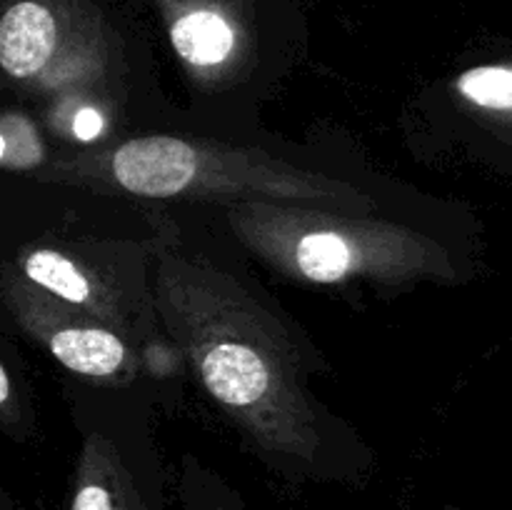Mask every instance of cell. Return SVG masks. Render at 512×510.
<instances>
[{
    "mask_svg": "<svg viewBox=\"0 0 512 510\" xmlns=\"http://www.w3.org/2000/svg\"><path fill=\"white\" fill-rule=\"evenodd\" d=\"M153 298L205 393L260 455L295 480L343 478L305 388L298 348L248 290L180 250H160Z\"/></svg>",
    "mask_w": 512,
    "mask_h": 510,
    "instance_id": "6da1fadb",
    "label": "cell"
},
{
    "mask_svg": "<svg viewBox=\"0 0 512 510\" xmlns=\"http://www.w3.org/2000/svg\"><path fill=\"white\" fill-rule=\"evenodd\" d=\"M40 180L153 200H275L345 213L375 210V200L345 180L298 168L265 150L188 135H138L78 150L50 160Z\"/></svg>",
    "mask_w": 512,
    "mask_h": 510,
    "instance_id": "7a4b0ae2",
    "label": "cell"
},
{
    "mask_svg": "<svg viewBox=\"0 0 512 510\" xmlns=\"http://www.w3.org/2000/svg\"><path fill=\"white\" fill-rule=\"evenodd\" d=\"M368 215L245 200L230 205L225 218L235 238L255 258L298 283L343 285L368 280L405 285L448 278V255L433 238Z\"/></svg>",
    "mask_w": 512,
    "mask_h": 510,
    "instance_id": "3957f363",
    "label": "cell"
},
{
    "mask_svg": "<svg viewBox=\"0 0 512 510\" xmlns=\"http://www.w3.org/2000/svg\"><path fill=\"white\" fill-rule=\"evenodd\" d=\"M125 60L105 0H0V80L43 98L105 88Z\"/></svg>",
    "mask_w": 512,
    "mask_h": 510,
    "instance_id": "277c9868",
    "label": "cell"
},
{
    "mask_svg": "<svg viewBox=\"0 0 512 510\" xmlns=\"http://www.w3.org/2000/svg\"><path fill=\"white\" fill-rule=\"evenodd\" d=\"M0 298L18 328L78 378L123 385L143 370L128 333L35 288L10 263L0 268Z\"/></svg>",
    "mask_w": 512,
    "mask_h": 510,
    "instance_id": "5b68a950",
    "label": "cell"
},
{
    "mask_svg": "<svg viewBox=\"0 0 512 510\" xmlns=\"http://www.w3.org/2000/svg\"><path fill=\"white\" fill-rule=\"evenodd\" d=\"M153 13L185 73L223 88L253 68L265 0H140Z\"/></svg>",
    "mask_w": 512,
    "mask_h": 510,
    "instance_id": "8992f818",
    "label": "cell"
},
{
    "mask_svg": "<svg viewBox=\"0 0 512 510\" xmlns=\"http://www.w3.org/2000/svg\"><path fill=\"white\" fill-rule=\"evenodd\" d=\"M10 265L35 288L105 320L133 338V323L123 290L78 253L58 245H28Z\"/></svg>",
    "mask_w": 512,
    "mask_h": 510,
    "instance_id": "52a82bcc",
    "label": "cell"
},
{
    "mask_svg": "<svg viewBox=\"0 0 512 510\" xmlns=\"http://www.w3.org/2000/svg\"><path fill=\"white\" fill-rule=\"evenodd\" d=\"M68 510H163L158 485L115 440L88 433L75 460Z\"/></svg>",
    "mask_w": 512,
    "mask_h": 510,
    "instance_id": "ba28073f",
    "label": "cell"
},
{
    "mask_svg": "<svg viewBox=\"0 0 512 510\" xmlns=\"http://www.w3.org/2000/svg\"><path fill=\"white\" fill-rule=\"evenodd\" d=\"M105 88H78L45 98V120L65 140L93 145L113 125Z\"/></svg>",
    "mask_w": 512,
    "mask_h": 510,
    "instance_id": "9c48e42d",
    "label": "cell"
},
{
    "mask_svg": "<svg viewBox=\"0 0 512 510\" xmlns=\"http://www.w3.org/2000/svg\"><path fill=\"white\" fill-rule=\"evenodd\" d=\"M50 160L43 133L28 113H0V168L40 178Z\"/></svg>",
    "mask_w": 512,
    "mask_h": 510,
    "instance_id": "30bf717a",
    "label": "cell"
},
{
    "mask_svg": "<svg viewBox=\"0 0 512 510\" xmlns=\"http://www.w3.org/2000/svg\"><path fill=\"white\" fill-rule=\"evenodd\" d=\"M460 98L490 113H512V68L478 65L465 70L455 83Z\"/></svg>",
    "mask_w": 512,
    "mask_h": 510,
    "instance_id": "8fae6325",
    "label": "cell"
},
{
    "mask_svg": "<svg viewBox=\"0 0 512 510\" xmlns=\"http://www.w3.org/2000/svg\"><path fill=\"white\" fill-rule=\"evenodd\" d=\"M25 423L23 398L13 383V375L0 360V430L5 433H20Z\"/></svg>",
    "mask_w": 512,
    "mask_h": 510,
    "instance_id": "7c38bea8",
    "label": "cell"
},
{
    "mask_svg": "<svg viewBox=\"0 0 512 510\" xmlns=\"http://www.w3.org/2000/svg\"><path fill=\"white\" fill-rule=\"evenodd\" d=\"M183 510H243L230 495L208 483H190L183 495Z\"/></svg>",
    "mask_w": 512,
    "mask_h": 510,
    "instance_id": "4fadbf2b",
    "label": "cell"
},
{
    "mask_svg": "<svg viewBox=\"0 0 512 510\" xmlns=\"http://www.w3.org/2000/svg\"><path fill=\"white\" fill-rule=\"evenodd\" d=\"M0 510H13V505H10L8 500H5L3 493H0Z\"/></svg>",
    "mask_w": 512,
    "mask_h": 510,
    "instance_id": "5bb4252c",
    "label": "cell"
}]
</instances>
